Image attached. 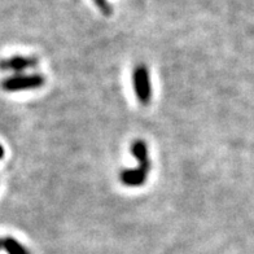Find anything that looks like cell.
<instances>
[{"mask_svg": "<svg viewBox=\"0 0 254 254\" xmlns=\"http://www.w3.org/2000/svg\"><path fill=\"white\" fill-rule=\"evenodd\" d=\"M3 157H4V148L0 145V160H1Z\"/></svg>", "mask_w": 254, "mask_h": 254, "instance_id": "ba28073f", "label": "cell"}, {"mask_svg": "<svg viewBox=\"0 0 254 254\" xmlns=\"http://www.w3.org/2000/svg\"><path fill=\"white\" fill-rule=\"evenodd\" d=\"M151 167L139 166L136 169H128L121 173V182L127 187H141L147 181Z\"/></svg>", "mask_w": 254, "mask_h": 254, "instance_id": "277c9868", "label": "cell"}, {"mask_svg": "<svg viewBox=\"0 0 254 254\" xmlns=\"http://www.w3.org/2000/svg\"><path fill=\"white\" fill-rule=\"evenodd\" d=\"M131 153L134 154L137 162L140 166L151 167V160H149V154H148L147 144L144 140H135L131 145Z\"/></svg>", "mask_w": 254, "mask_h": 254, "instance_id": "5b68a950", "label": "cell"}, {"mask_svg": "<svg viewBox=\"0 0 254 254\" xmlns=\"http://www.w3.org/2000/svg\"><path fill=\"white\" fill-rule=\"evenodd\" d=\"M95 4H96V7L100 9V12L105 16H111L112 14V5L108 3L107 0H92Z\"/></svg>", "mask_w": 254, "mask_h": 254, "instance_id": "52a82bcc", "label": "cell"}, {"mask_svg": "<svg viewBox=\"0 0 254 254\" xmlns=\"http://www.w3.org/2000/svg\"><path fill=\"white\" fill-rule=\"evenodd\" d=\"M0 249H1V240H0Z\"/></svg>", "mask_w": 254, "mask_h": 254, "instance_id": "9c48e42d", "label": "cell"}, {"mask_svg": "<svg viewBox=\"0 0 254 254\" xmlns=\"http://www.w3.org/2000/svg\"><path fill=\"white\" fill-rule=\"evenodd\" d=\"M132 86H134L135 95L137 100L143 105H148L152 99V84L151 74L148 67L144 64H139L134 67L132 73Z\"/></svg>", "mask_w": 254, "mask_h": 254, "instance_id": "6da1fadb", "label": "cell"}, {"mask_svg": "<svg viewBox=\"0 0 254 254\" xmlns=\"http://www.w3.org/2000/svg\"><path fill=\"white\" fill-rule=\"evenodd\" d=\"M1 248L4 251L7 252L8 254H30V252L27 251L26 248L22 244H20L16 239L10 238H4L1 240Z\"/></svg>", "mask_w": 254, "mask_h": 254, "instance_id": "8992f818", "label": "cell"}, {"mask_svg": "<svg viewBox=\"0 0 254 254\" xmlns=\"http://www.w3.org/2000/svg\"><path fill=\"white\" fill-rule=\"evenodd\" d=\"M38 65V59L26 56H13L9 59L0 60V70L1 71H16L21 73L27 69L35 67Z\"/></svg>", "mask_w": 254, "mask_h": 254, "instance_id": "3957f363", "label": "cell"}, {"mask_svg": "<svg viewBox=\"0 0 254 254\" xmlns=\"http://www.w3.org/2000/svg\"><path fill=\"white\" fill-rule=\"evenodd\" d=\"M44 83H46V78L40 74H18L4 79L1 82V87L8 92H16V91L39 88Z\"/></svg>", "mask_w": 254, "mask_h": 254, "instance_id": "7a4b0ae2", "label": "cell"}]
</instances>
